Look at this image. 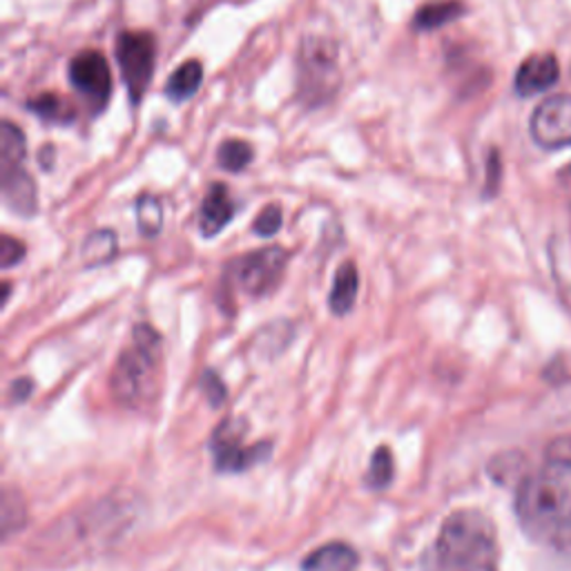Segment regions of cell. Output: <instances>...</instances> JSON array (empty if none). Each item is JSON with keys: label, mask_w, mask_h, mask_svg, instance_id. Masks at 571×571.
Here are the masks:
<instances>
[{"label": "cell", "mask_w": 571, "mask_h": 571, "mask_svg": "<svg viewBox=\"0 0 571 571\" xmlns=\"http://www.w3.org/2000/svg\"><path fill=\"white\" fill-rule=\"evenodd\" d=\"M516 516L536 542L558 544L571 536V458L551 456L540 469L520 478Z\"/></svg>", "instance_id": "6da1fadb"}, {"label": "cell", "mask_w": 571, "mask_h": 571, "mask_svg": "<svg viewBox=\"0 0 571 571\" xmlns=\"http://www.w3.org/2000/svg\"><path fill=\"white\" fill-rule=\"evenodd\" d=\"M500 549L493 522L476 509L453 511L431 549L422 555L425 571H498Z\"/></svg>", "instance_id": "7a4b0ae2"}, {"label": "cell", "mask_w": 571, "mask_h": 571, "mask_svg": "<svg viewBox=\"0 0 571 571\" xmlns=\"http://www.w3.org/2000/svg\"><path fill=\"white\" fill-rule=\"evenodd\" d=\"M159 366L161 337L150 324H139L132 346L121 353L110 377L114 400L128 409L150 405L159 394Z\"/></svg>", "instance_id": "3957f363"}, {"label": "cell", "mask_w": 571, "mask_h": 571, "mask_svg": "<svg viewBox=\"0 0 571 571\" xmlns=\"http://www.w3.org/2000/svg\"><path fill=\"white\" fill-rule=\"evenodd\" d=\"M341 83L337 50L326 39L302 41L297 54V96L306 108L328 103Z\"/></svg>", "instance_id": "277c9868"}, {"label": "cell", "mask_w": 571, "mask_h": 571, "mask_svg": "<svg viewBox=\"0 0 571 571\" xmlns=\"http://www.w3.org/2000/svg\"><path fill=\"white\" fill-rule=\"evenodd\" d=\"M116 63L132 105L145 96L156 65V41L147 32H121L116 37Z\"/></svg>", "instance_id": "5b68a950"}, {"label": "cell", "mask_w": 571, "mask_h": 571, "mask_svg": "<svg viewBox=\"0 0 571 571\" xmlns=\"http://www.w3.org/2000/svg\"><path fill=\"white\" fill-rule=\"evenodd\" d=\"M288 255L279 246L253 251L231 264V282L248 297H264L277 288L286 271Z\"/></svg>", "instance_id": "8992f818"}, {"label": "cell", "mask_w": 571, "mask_h": 571, "mask_svg": "<svg viewBox=\"0 0 571 571\" xmlns=\"http://www.w3.org/2000/svg\"><path fill=\"white\" fill-rule=\"evenodd\" d=\"M248 427L244 420H226L222 422L211 440L215 467L222 473H242L251 467L264 462L271 458V442H257L251 447H244V436Z\"/></svg>", "instance_id": "52a82bcc"}, {"label": "cell", "mask_w": 571, "mask_h": 571, "mask_svg": "<svg viewBox=\"0 0 571 571\" xmlns=\"http://www.w3.org/2000/svg\"><path fill=\"white\" fill-rule=\"evenodd\" d=\"M70 83L83 96L92 114H101L112 96L110 65L101 52L85 50L70 63Z\"/></svg>", "instance_id": "ba28073f"}, {"label": "cell", "mask_w": 571, "mask_h": 571, "mask_svg": "<svg viewBox=\"0 0 571 571\" xmlns=\"http://www.w3.org/2000/svg\"><path fill=\"white\" fill-rule=\"evenodd\" d=\"M529 132L542 150L571 147V94H553L538 103Z\"/></svg>", "instance_id": "9c48e42d"}, {"label": "cell", "mask_w": 571, "mask_h": 571, "mask_svg": "<svg viewBox=\"0 0 571 571\" xmlns=\"http://www.w3.org/2000/svg\"><path fill=\"white\" fill-rule=\"evenodd\" d=\"M0 185L8 208L21 217H32L39 211V190L23 165L0 167Z\"/></svg>", "instance_id": "30bf717a"}, {"label": "cell", "mask_w": 571, "mask_h": 571, "mask_svg": "<svg viewBox=\"0 0 571 571\" xmlns=\"http://www.w3.org/2000/svg\"><path fill=\"white\" fill-rule=\"evenodd\" d=\"M560 79L558 59L549 52L524 59L516 72L513 88L520 96H536L551 90Z\"/></svg>", "instance_id": "8fae6325"}, {"label": "cell", "mask_w": 571, "mask_h": 571, "mask_svg": "<svg viewBox=\"0 0 571 571\" xmlns=\"http://www.w3.org/2000/svg\"><path fill=\"white\" fill-rule=\"evenodd\" d=\"M235 217V204L224 183H213L200 208V231L204 237H217Z\"/></svg>", "instance_id": "7c38bea8"}, {"label": "cell", "mask_w": 571, "mask_h": 571, "mask_svg": "<svg viewBox=\"0 0 571 571\" xmlns=\"http://www.w3.org/2000/svg\"><path fill=\"white\" fill-rule=\"evenodd\" d=\"M357 551L344 542H328L302 560V571H353Z\"/></svg>", "instance_id": "4fadbf2b"}, {"label": "cell", "mask_w": 571, "mask_h": 571, "mask_svg": "<svg viewBox=\"0 0 571 571\" xmlns=\"http://www.w3.org/2000/svg\"><path fill=\"white\" fill-rule=\"evenodd\" d=\"M357 290H359V273L353 262H344L337 273L335 282L330 288L328 306L335 315H348L357 302Z\"/></svg>", "instance_id": "5bb4252c"}, {"label": "cell", "mask_w": 571, "mask_h": 571, "mask_svg": "<svg viewBox=\"0 0 571 571\" xmlns=\"http://www.w3.org/2000/svg\"><path fill=\"white\" fill-rule=\"evenodd\" d=\"M204 81V65L200 61H185L181 63L172 77L165 83V96L172 103H183L187 99H193Z\"/></svg>", "instance_id": "9a60e30c"}, {"label": "cell", "mask_w": 571, "mask_h": 571, "mask_svg": "<svg viewBox=\"0 0 571 571\" xmlns=\"http://www.w3.org/2000/svg\"><path fill=\"white\" fill-rule=\"evenodd\" d=\"M465 12L467 8L460 3V0H440V3H429L418 10L414 19V30L416 32L440 30L449 23H456Z\"/></svg>", "instance_id": "2e32d148"}, {"label": "cell", "mask_w": 571, "mask_h": 571, "mask_svg": "<svg viewBox=\"0 0 571 571\" xmlns=\"http://www.w3.org/2000/svg\"><path fill=\"white\" fill-rule=\"evenodd\" d=\"M28 110L34 112L41 121L52 125H70L77 119L74 108L59 94H41L28 101Z\"/></svg>", "instance_id": "e0dca14e"}, {"label": "cell", "mask_w": 571, "mask_h": 571, "mask_svg": "<svg viewBox=\"0 0 571 571\" xmlns=\"http://www.w3.org/2000/svg\"><path fill=\"white\" fill-rule=\"evenodd\" d=\"M28 154V141L19 125L12 121H3L0 125V167L23 165Z\"/></svg>", "instance_id": "ac0fdd59"}, {"label": "cell", "mask_w": 571, "mask_h": 571, "mask_svg": "<svg viewBox=\"0 0 571 571\" xmlns=\"http://www.w3.org/2000/svg\"><path fill=\"white\" fill-rule=\"evenodd\" d=\"M394 471H396V462H394V453L389 451V447H377L373 451L368 471H366V485L373 491H385L391 482H394Z\"/></svg>", "instance_id": "d6986e66"}, {"label": "cell", "mask_w": 571, "mask_h": 571, "mask_svg": "<svg viewBox=\"0 0 571 571\" xmlns=\"http://www.w3.org/2000/svg\"><path fill=\"white\" fill-rule=\"evenodd\" d=\"M116 235L112 231H96L83 244V259L88 266L110 264L116 255Z\"/></svg>", "instance_id": "ffe728a7"}, {"label": "cell", "mask_w": 571, "mask_h": 571, "mask_svg": "<svg viewBox=\"0 0 571 571\" xmlns=\"http://www.w3.org/2000/svg\"><path fill=\"white\" fill-rule=\"evenodd\" d=\"M253 161V147L242 139H228L217 150V163L226 172H242Z\"/></svg>", "instance_id": "44dd1931"}, {"label": "cell", "mask_w": 571, "mask_h": 571, "mask_svg": "<svg viewBox=\"0 0 571 571\" xmlns=\"http://www.w3.org/2000/svg\"><path fill=\"white\" fill-rule=\"evenodd\" d=\"M136 224L143 237H156L163 226V206L154 195H143L136 202Z\"/></svg>", "instance_id": "7402d4cb"}, {"label": "cell", "mask_w": 571, "mask_h": 571, "mask_svg": "<svg viewBox=\"0 0 571 571\" xmlns=\"http://www.w3.org/2000/svg\"><path fill=\"white\" fill-rule=\"evenodd\" d=\"M26 504L21 500L19 493H14L12 489H8L3 493V531H6V538L14 531V529H21L26 524Z\"/></svg>", "instance_id": "603a6c76"}, {"label": "cell", "mask_w": 571, "mask_h": 571, "mask_svg": "<svg viewBox=\"0 0 571 571\" xmlns=\"http://www.w3.org/2000/svg\"><path fill=\"white\" fill-rule=\"evenodd\" d=\"M282 224H284L282 208H279V206H266V208L257 215V220H255V224H253V231H255V235H259V237H273V235L279 233Z\"/></svg>", "instance_id": "cb8c5ba5"}, {"label": "cell", "mask_w": 571, "mask_h": 571, "mask_svg": "<svg viewBox=\"0 0 571 571\" xmlns=\"http://www.w3.org/2000/svg\"><path fill=\"white\" fill-rule=\"evenodd\" d=\"M26 244L21 239H14L10 235H3L0 239V266L3 268H12L17 264H21L26 259Z\"/></svg>", "instance_id": "d4e9b609"}, {"label": "cell", "mask_w": 571, "mask_h": 571, "mask_svg": "<svg viewBox=\"0 0 571 571\" xmlns=\"http://www.w3.org/2000/svg\"><path fill=\"white\" fill-rule=\"evenodd\" d=\"M500 179H502L500 154H498V150H489V154H487V181H485V197L487 200H491L498 193Z\"/></svg>", "instance_id": "484cf974"}, {"label": "cell", "mask_w": 571, "mask_h": 571, "mask_svg": "<svg viewBox=\"0 0 571 571\" xmlns=\"http://www.w3.org/2000/svg\"><path fill=\"white\" fill-rule=\"evenodd\" d=\"M202 391L206 394V398L211 400L213 407H220L224 400H226V387L222 383V377L213 370H206L204 377H202Z\"/></svg>", "instance_id": "4316f807"}, {"label": "cell", "mask_w": 571, "mask_h": 571, "mask_svg": "<svg viewBox=\"0 0 571 571\" xmlns=\"http://www.w3.org/2000/svg\"><path fill=\"white\" fill-rule=\"evenodd\" d=\"M32 391H34V385H32V379L23 377V379H17V383L12 385L10 398H12V402H26V400H28V398L32 396Z\"/></svg>", "instance_id": "83f0119b"}, {"label": "cell", "mask_w": 571, "mask_h": 571, "mask_svg": "<svg viewBox=\"0 0 571 571\" xmlns=\"http://www.w3.org/2000/svg\"><path fill=\"white\" fill-rule=\"evenodd\" d=\"M567 174H571V165H569V167H567Z\"/></svg>", "instance_id": "f1b7e54d"}]
</instances>
